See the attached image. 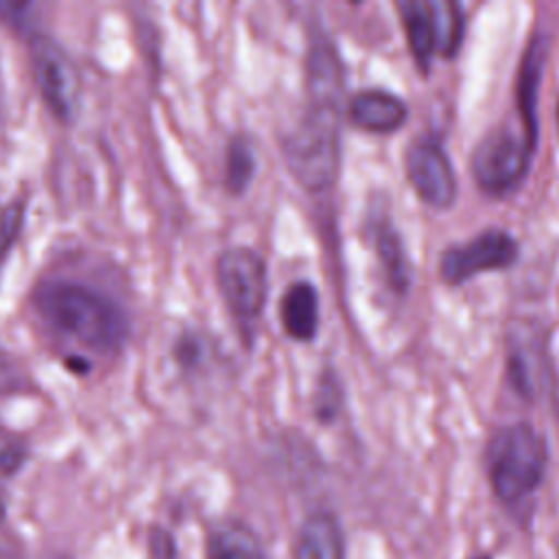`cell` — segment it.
<instances>
[{
    "instance_id": "cell-8",
    "label": "cell",
    "mask_w": 559,
    "mask_h": 559,
    "mask_svg": "<svg viewBox=\"0 0 559 559\" xmlns=\"http://www.w3.org/2000/svg\"><path fill=\"white\" fill-rule=\"evenodd\" d=\"M518 253L520 249L511 234L487 229L463 245L445 249L439 258V275L445 284H461L478 273L511 266Z\"/></svg>"
},
{
    "instance_id": "cell-20",
    "label": "cell",
    "mask_w": 559,
    "mask_h": 559,
    "mask_svg": "<svg viewBox=\"0 0 559 559\" xmlns=\"http://www.w3.org/2000/svg\"><path fill=\"white\" fill-rule=\"evenodd\" d=\"M151 552L153 559H175V542L166 531H155L151 535Z\"/></svg>"
},
{
    "instance_id": "cell-11",
    "label": "cell",
    "mask_w": 559,
    "mask_h": 559,
    "mask_svg": "<svg viewBox=\"0 0 559 559\" xmlns=\"http://www.w3.org/2000/svg\"><path fill=\"white\" fill-rule=\"evenodd\" d=\"M293 559H345L338 520L328 511L310 513L299 526Z\"/></svg>"
},
{
    "instance_id": "cell-2",
    "label": "cell",
    "mask_w": 559,
    "mask_h": 559,
    "mask_svg": "<svg viewBox=\"0 0 559 559\" xmlns=\"http://www.w3.org/2000/svg\"><path fill=\"white\" fill-rule=\"evenodd\" d=\"M485 467L496 498L518 507L542 485L548 467V443L528 421L502 426L487 443Z\"/></svg>"
},
{
    "instance_id": "cell-3",
    "label": "cell",
    "mask_w": 559,
    "mask_h": 559,
    "mask_svg": "<svg viewBox=\"0 0 559 559\" xmlns=\"http://www.w3.org/2000/svg\"><path fill=\"white\" fill-rule=\"evenodd\" d=\"M293 177L310 192L330 188L341 168V116L336 105L308 103L299 122L282 142Z\"/></svg>"
},
{
    "instance_id": "cell-10",
    "label": "cell",
    "mask_w": 559,
    "mask_h": 559,
    "mask_svg": "<svg viewBox=\"0 0 559 559\" xmlns=\"http://www.w3.org/2000/svg\"><path fill=\"white\" fill-rule=\"evenodd\" d=\"M408 116L402 98L382 90H362L349 100V118L356 127L371 133L397 131Z\"/></svg>"
},
{
    "instance_id": "cell-22",
    "label": "cell",
    "mask_w": 559,
    "mask_h": 559,
    "mask_svg": "<svg viewBox=\"0 0 559 559\" xmlns=\"http://www.w3.org/2000/svg\"><path fill=\"white\" fill-rule=\"evenodd\" d=\"M2 515H4V507H2V502H0V520H2Z\"/></svg>"
},
{
    "instance_id": "cell-12",
    "label": "cell",
    "mask_w": 559,
    "mask_h": 559,
    "mask_svg": "<svg viewBox=\"0 0 559 559\" xmlns=\"http://www.w3.org/2000/svg\"><path fill=\"white\" fill-rule=\"evenodd\" d=\"M308 103H323V105H341L343 94V70L336 57V50L330 41L321 39L312 44L308 55Z\"/></svg>"
},
{
    "instance_id": "cell-1",
    "label": "cell",
    "mask_w": 559,
    "mask_h": 559,
    "mask_svg": "<svg viewBox=\"0 0 559 559\" xmlns=\"http://www.w3.org/2000/svg\"><path fill=\"white\" fill-rule=\"evenodd\" d=\"M33 304L55 332L92 352H118L127 341L129 323L120 306L90 286L63 280L44 282L33 293Z\"/></svg>"
},
{
    "instance_id": "cell-7",
    "label": "cell",
    "mask_w": 559,
    "mask_h": 559,
    "mask_svg": "<svg viewBox=\"0 0 559 559\" xmlns=\"http://www.w3.org/2000/svg\"><path fill=\"white\" fill-rule=\"evenodd\" d=\"M31 66L37 90L48 109L61 122L70 124L81 105V76L68 52L46 35L31 39Z\"/></svg>"
},
{
    "instance_id": "cell-17",
    "label": "cell",
    "mask_w": 559,
    "mask_h": 559,
    "mask_svg": "<svg viewBox=\"0 0 559 559\" xmlns=\"http://www.w3.org/2000/svg\"><path fill=\"white\" fill-rule=\"evenodd\" d=\"M24 225V201H11L0 212V262L11 251L15 238L20 236Z\"/></svg>"
},
{
    "instance_id": "cell-4",
    "label": "cell",
    "mask_w": 559,
    "mask_h": 559,
    "mask_svg": "<svg viewBox=\"0 0 559 559\" xmlns=\"http://www.w3.org/2000/svg\"><path fill=\"white\" fill-rule=\"evenodd\" d=\"M397 11L417 66L426 72L432 57L454 55L463 39V13L450 0H400Z\"/></svg>"
},
{
    "instance_id": "cell-6",
    "label": "cell",
    "mask_w": 559,
    "mask_h": 559,
    "mask_svg": "<svg viewBox=\"0 0 559 559\" xmlns=\"http://www.w3.org/2000/svg\"><path fill=\"white\" fill-rule=\"evenodd\" d=\"M221 295L240 323H253L266 301L269 277L264 258L249 247H229L216 258Z\"/></svg>"
},
{
    "instance_id": "cell-14",
    "label": "cell",
    "mask_w": 559,
    "mask_h": 559,
    "mask_svg": "<svg viewBox=\"0 0 559 559\" xmlns=\"http://www.w3.org/2000/svg\"><path fill=\"white\" fill-rule=\"evenodd\" d=\"M205 559H269L253 531L229 522L210 531Z\"/></svg>"
},
{
    "instance_id": "cell-16",
    "label": "cell",
    "mask_w": 559,
    "mask_h": 559,
    "mask_svg": "<svg viewBox=\"0 0 559 559\" xmlns=\"http://www.w3.org/2000/svg\"><path fill=\"white\" fill-rule=\"evenodd\" d=\"M255 170V159L249 142L245 138H231L227 146V159H225V186L231 194H240Z\"/></svg>"
},
{
    "instance_id": "cell-19",
    "label": "cell",
    "mask_w": 559,
    "mask_h": 559,
    "mask_svg": "<svg viewBox=\"0 0 559 559\" xmlns=\"http://www.w3.org/2000/svg\"><path fill=\"white\" fill-rule=\"evenodd\" d=\"M31 11H33L31 2H4V0H0V17L4 22H11L13 26H22L24 20H28Z\"/></svg>"
},
{
    "instance_id": "cell-9",
    "label": "cell",
    "mask_w": 559,
    "mask_h": 559,
    "mask_svg": "<svg viewBox=\"0 0 559 559\" xmlns=\"http://www.w3.org/2000/svg\"><path fill=\"white\" fill-rule=\"evenodd\" d=\"M406 175L419 199L435 207L448 210L456 199V177L452 162L435 138H419L406 151Z\"/></svg>"
},
{
    "instance_id": "cell-23",
    "label": "cell",
    "mask_w": 559,
    "mask_h": 559,
    "mask_svg": "<svg viewBox=\"0 0 559 559\" xmlns=\"http://www.w3.org/2000/svg\"><path fill=\"white\" fill-rule=\"evenodd\" d=\"M557 129H559V105H557Z\"/></svg>"
},
{
    "instance_id": "cell-18",
    "label": "cell",
    "mask_w": 559,
    "mask_h": 559,
    "mask_svg": "<svg viewBox=\"0 0 559 559\" xmlns=\"http://www.w3.org/2000/svg\"><path fill=\"white\" fill-rule=\"evenodd\" d=\"M341 393L336 386V380L332 373H323L319 389H317V415L325 421H330L338 413Z\"/></svg>"
},
{
    "instance_id": "cell-5",
    "label": "cell",
    "mask_w": 559,
    "mask_h": 559,
    "mask_svg": "<svg viewBox=\"0 0 559 559\" xmlns=\"http://www.w3.org/2000/svg\"><path fill=\"white\" fill-rule=\"evenodd\" d=\"M535 144L507 127L487 133L472 153V175L489 194L511 192L526 175Z\"/></svg>"
},
{
    "instance_id": "cell-15",
    "label": "cell",
    "mask_w": 559,
    "mask_h": 559,
    "mask_svg": "<svg viewBox=\"0 0 559 559\" xmlns=\"http://www.w3.org/2000/svg\"><path fill=\"white\" fill-rule=\"evenodd\" d=\"M373 242H376V251H378V258L382 262L389 284L395 290L404 293L408 286L411 271H408L406 253H404V247H402V240H400L395 227L389 221H378L373 225Z\"/></svg>"
},
{
    "instance_id": "cell-21",
    "label": "cell",
    "mask_w": 559,
    "mask_h": 559,
    "mask_svg": "<svg viewBox=\"0 0 559 559\" xmlns=\"http://www.w3.org/2000/svg\"><path fill=\"white\" fill-rule=\"evenodd\" d=\"M472 559H491L489 555H476V557H472Z\"/></svg>"
},
{
    "instance_id": "cell-13",
    "label": "cell",
    "mask_w": 559,
    "mask_h": 559,
    "mask_svg": "<svg viewBox=\"0 0 559 559\" xmlns=\"http://www.w3.org/2000/svg\"><path fill=\"white\" fill-rule=\"evenodd\" d=\"M282 325L295 341H310L319 328V295L312 284L295 282L280 304Z\"/></svg>"
}]
</instances>
